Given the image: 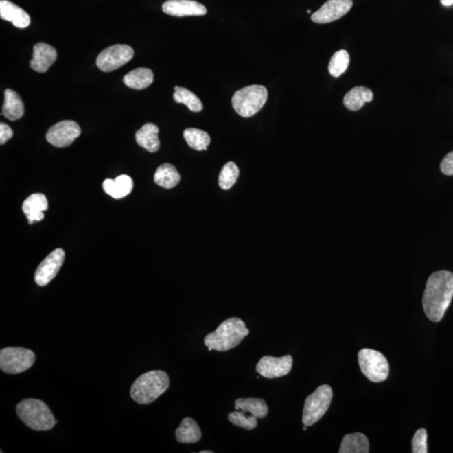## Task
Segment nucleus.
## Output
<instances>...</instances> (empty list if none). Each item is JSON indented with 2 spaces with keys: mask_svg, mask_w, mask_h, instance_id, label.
<instances>
[{
  "mask_svg": "<svg viewBox=\"0 0 453 453\" xmlns=\"http://www.w3.org/2000/svg\"><path fill=\"white\" fill-rule=\"evenodd\" d=\"M453 297V273L441 270L428 279L423 294L422 304L426 316L438 323L443 318Z\"/></svg>",
  "mask_w": 453,
  "mask_h": 453,
  "instance_id": "f257e3e1",
  "label": "nucleus"
},
{
  "mask_svg": "<svg viewBox=\"0 0 453 453\" xmlns=\"http://www.w3.org/2000/svg\"><path fill=\"white\" fill-rule=\"evenodd\" d=\"M248 334L244 321L233 317L225 320L216 330L207 334L204 338V345L209 347V351L226 352L240 345Z\"/></svg>",
  "mask_w": 453,
  "mask_h": 453,
  "instance_id": "f03ea898",
  "label": "nucleus"
},
{
  "mask_svg": "<svg viewBox=\"0 0 453 453\" xmlns=\"http://www.w3.org/2000/svg\"><path fill=\"white\" fill-rule=\"evenodd\" d=\"M170 379L162 370H153L139 376L132 385L130 395L135 402L148 405L168 390Z\"/></svg>",
  "mask_w": 453,
  "mask_h": 453,
  "instance_id": "7ed1b4c3",
  "label": "nucleus"
},
{
  "mask_svg": "<svg viewBox=\"0 0 453 453\" xmlns=\"http://www.w3.org/2000/svg\"><path fill=\"white\" fill-rule=\"evenodd\" d=\"M16 413L24 424L37 432L51 430L58 423L50 408L40 399L21 400L16 406Z\"/></svg>",
  "mask_w": 453,
  "mask_h": 453,
  "instance_id": "20e7f679",
  "label": "nucleus"
},
{
  "mask_svg": "<svg viewBox=\"0 0 453 453\" xmlns=\"http://www.w3.org/2000/svg\"><path fill=\"white\" fill-rule=\"evenodd\" d=\"M268 100V91L262 85H251L237 90L232 97V104L239 115L249 118L262 111Z\"/></svg>",
  "mask_w": 453,
  "mask_h": 453,
  "instance_id": "39448f33",
  "label": "nucleus"
},
{
  "mask_svg": "<svg viewBox=\"0 0 453 453\" xmlns=\"http://www.w3.org/2000/svg\"><path fill=\"white\" fill-rule=\"evenodd\" d=\"M332 395L331 386L323 384L316 388L312 394L305 399L302 422L307 426H311L319 421L327 410L329 409Z\"/></svg>",
  "mask_w": 453,
  "mask_h": 453,
  "instance_id": "423d86ee",
  "label": "nucleus"
},
{
  "mask_svg": "<svg viewBox=\"0 0 453 453\" xmlns=\"http://www.w3.org/2000/svg\"><path fill=\"white\" fill-rule=\"evenodd\" d=\"M358 358L362 373L370 381L380 383L387 380L390 365L382 353L376 350L364 349L358 353Z\"/></svg>",
  "mask_w": 453,
  "mask_h": 453,
  "instance_id": "0eeeda50",
  "label": "nucleus"
},
{
  "mask_svg": "<svg viewBox=\"0 0 453 453\" xmlns=\"http://www.w3.org/2000/svg\"><path fill=\"white\" fill-rule=\"evenodd\" d=\"M36 354L23 347H5L0 351V369L10 375L26 371L35 364Z\"/></svg>",
  "mask_w": 453,
  "mask_h": 453,
  "instance_id": "6e6552de",
  "label": "nucleus"
},
{
  "mask_svg": "<svg viewBox=\"0 0 453 453\" xmlns=\"http://www.w3.org/2000/svg\"><path fill=\"white\" fill-rule=\"evenodd\" d=\"M133 48L128 45L117 44L104 49L97 56L96 64L104 73L119 69L133 58Z\"/></svg>",
  "mask_w": 453,
  "mask_h": 453,
  "instance_id": "1a4fd4ad",
  "label": "nucleus"
},
{
  "mask_svg": "<svg viewBox=\"0 0 453 453\" xmlns=\"http://www.w3.org/2000/svg\"><path fill=\"white\" fill-rule=\"evenodd\" d=\"M81 132L80 126L74 121L64 120L49 128L45 137L53 146L63 148L71 146Z\"/></svg>",
  "mask_w": 453,
  "mask_h": 453,
  "instance_id": "9d476101",
  "label": "nucleus"
},
{
  "mask_svg": "<svg viewBox=\"0 0 453 453\" xmlns=\"http://www.w3.org/2000/svg\"><path fill=\"white\" fill-rule=\"evenodd\" d=\"M293 358L290 355L275 358L266 355L260 358L256 371L266 379H275L288 375L292 370Z\"/></svg>",
  "mask_w": 453,
  "mask_h": 453,
  "instance_id": "9b49d317",
  "label": "nucleus"
},
{
  "mask_svg": "<svg viewBox=\"0 0 453 453\" xmlns=\"http://www.w3.org/2000/svg\"><path fill=\"white\" fill-rule=\"evenodd\" d=\"M65 259V252L62 248H56L38 266L35 274V281L38 286L49 284L58 275Z\"/></svg>",
  "mask_w": 453,
  "mask_h": 453,
  "instance_id": "f8f14e48",
  "label": "nucleus"
},
{
  "mask_svg": "<svg viewBox=\"0 0 453 453\" xmlns=\"http://www.w3.org/2000/svg\"><path fill=\"white\" fill-rule=\"evenodd\" d=\"M353 5V0H328L318 10L312 14V21L316 24H327L339 20L349 12Z\"/></svg>",
  "mask_w": 453,
  "mask_h": 453,
  "instance_id": "ddd939ff",
  "label": "nucleus"
},
{
  "mask_svg": "<svg viewBox=\"0 0 453 453\" xmlns=\"http://www.w3.org/2000/svg\"><path fill=\"white\" fill-rule=\"evenodd\" d=\"M162 10L175 17L202 16L207 13L206 7L195 0H167Z\"/></svg>",
  "mask_w": 453,
  "mask_h": 453,
  "instance_id": "4468645a",
  "label": "nucleus"
},
{
  "mask_svg": "<svg viewBox=\"0 0 453 453\" xmlns=\"http://www.w3.org/2000/svg\"><path fill=\"white\" fill-rule=\"evenodd\" d=\"M58 58V52L51 45L40 43L34 45L30 67L37 73H47Z\"/></svg>",
  "mask_w": 453,
  "mask_h": 453,
  "instance_id": "2eb2a0df",
  "label": "nucleus"
},
{
  "mask_svg": "<svg viewBox=\"0 0 453 453\" xmlns=\"http://www.w3.org/2000/svg\"><path fill=\"white\" fill-rule=\"evenodd\" d=\"M23 211L28 218L29 224L39 222L45 218L44 211L48 209L47 196L43 194H34L25 200Z\"/></svg>",
  "mask_w": 453,
  "mask_h": 453,
  "instance_id": "dca6fc26",
  "label": "nucleus"
},
{
  "mask_svg": "<svg viewBox=\"0 0 453 453\" xmlns=\"http://www.w3.org/2000/svg\"><path fill=\"white\" fill-rule=\"evenodd\" d=\"M0 16L3 20L12 23L17 28H27L30 24L28 13L9 0L0 1Z\"/></svg>",
  "mask_w": 453,
  "mask_h": 453,
  "instance_id": "f3484780",
  "label": "nucleus"
},
{
  "mask_svg": "<svg viewBox=\"0 0 453 453\" xmlns=\"http://www.w3.org/2000/svg\"><path fill=\"white\" fill-rule=\"evenodd\" d=\"M159 128L152 123L146 124L136 132L135 139L139 146L150 153L156 152L160 149V139L158 137Z\"/></svg>",
  "mask_w": 453,
  "mask_h": 453,
  "instance_id": "a211bd4d",
  "label": "nucleus"
},
{
  "mask_svg": "<svg viewBox=\"0 0 453 453\" xmlns=\"http://www.w3.org/2000/svg\"><path fill=\"white\" fill-rule=\"evenodd\" d=\"M133 186V180L126 175H121L115 180L106 179L103 183L106 194L115 199H121L131 194Z\"/></svg>",
  "mask_w": 453,
  "mask_h": 453,
  "instance_id": "6ab92c4d",
  "label": "nucleus"
},
{
  "mask_svg": "<svg viewBox=\"0 0 453 453\" xmlns=\"http://www.w3.org/2000/svg\"><path fill=\"white\" fill-rule=\"evenodd\" d=\"M24 113L25 106L20 95L12 89H6L2 115L9 120L15 121L21 119Z\"/></svg>",
  "mask_w": 453,
  "mask_h": 453,
  "instance_id": "aec40b11",
  "label": "nucleus"
},
{
  "mask_svg": "<svg viewBox=\"0 0 453 453\" xmlns=\"http://www.w3.org/2000/svg\"><path fill=\"white\" fill-rule=\"evenodd\" d=\"M176 438L181 443H196L202 438V432L198 423L191 417L184 418L176 430Z\"/></svg>",
  "mask_w": 453,
  "mask_h": 453,
  "instance_id": "412c9836",
  "label": "nucleus"
},
{
  "mask_svg": "<svg viewBox=\"0 0 453 453\" xmlns=\"http://www.w3.org/2000/svg\"><path fill=\"white\" fill-rule=\"evenodd\" d=\"M123 81L124 84L132 89H145L154 82L153 71L149 68L139 67L124 76Z\"/></svg>",
  "mask_w": 453,
  "mask_h": 453,
  "instance_id": "4be33fe9",
  "label": "nucleus"
},
{
  "mask_svg": "<svg viewBox=\"0 0 453 453\" xmlns=\"http://www.w3.org/2000/svg\"><path fill=\"white\" fill-rule=\"evenodd\" d=\"M373 98L372 91L365 86H356L347 93L343 104L351 111H357Z\"/></svg>",
  "mask_w": 453,
  "mask_h": 453,
  "instance_id": "5701e85b",
  "label": "nucleus"
},
{
  "mask_svg": "<svg viewBox=\"0 0 453 453\" xmlns=\"http://www.w3.org/2000/svg\"><path fill=\"white\" fill-rule=\"evenodd\" d=\"M154 180L158 186L172 189L179 183L181 176L175 166L165 163L159 166L154 173Z\"/></svg>",
  "mask_w": 453,
  "mask_h": 453,
  "instance_id": "b1692460",
  "label": "nucleus"
},
{
  "mask_svg": "<svg viewBox=\"0 0 453 453\" xmlns=\"http://www.w3.org/2000/svg\"><path fill=\"white\" fill-rule=\"evenodd\" d=\"M369 443L367 437L362 433H353L343 437L339 453H368Z\"/></svg>",
  "mask_w": 453,
  "mask_h": 453,
  "instance_id": "393cba45",
  "label": "nucleus"
},
{
  "mask_svg": "<svg viewBox=\"0 0 453 453\" xmlns=\"http://www.w3.org/2000/svg\"><path fill=\"white\" fill-rule=\"evenodd\" d=\"M235 409L249 413L259 419L266 417L269 411L267 403L259 398L237 399L235 402Z\"/></svg>",
  "mask_w": 453,
  "mask_h": 453,
  "instance_id": "a878e982",
  "label": "nucleus"
},
{
  "mask_svg": "<svg viewBox=\"0 0 453 453\" xmlns=\"http://www.w3.org/2000/svg\"><path fill=\"white\" fill-rule=\"evenodd\" d=\"M175 92L173 94L174 101L177 104H183L192 112H201L203 105L201 100L195 94L185 88L175 86Z\"/></svg>",
  "mask_w": 453,
  "mask_h": 453,
  "instance_id": "bb28decb",
  "label": "nucleus"
},
{
  "mask_svg": "<svg viewBox=\"0 0 453 453\" xmlns=\"http://www.w3.org/2000/svg\"><path fill=\"white\" fill-rule=\"evenodd\" d=\"M184 138L191 148L201 151L205 150L209 146L211 138L207 132L198 128H189L184 131Z\"/></svg>",
  "mask_w": 453,
  "mask_h": 453,
  "instance_id": "cd10ccee",
  "label": "nucleus"
},
{
  "mask_svg": "<svg viewBox=\"0 0 453 453\" xmlns=\"http://www.w3.org/2000/svg\"><path fill=\"white\" fill-rule=\"evenodd\" d=\"M350 58L349 52L345 50H340L335 52L332 56L329 65H328V71L332 77L338 78L345 73L347 67H349Z\"/></svg>",
  "mask_w": 453,
  "mask_h": 453,
  "instance_id": "c85d7f7f",
  "label": "nucleus"
},
{
  "mask_svg": "<svg viewBox=\"0 0 453 453\" xmlns=\"http://www.w3.org/2000/svg\"><path fill=\"white\" fill-rule=\"evenodd\" d=\"M240 176V170L233 161H229L222 167L218 177V184L222 190H229L236 183Z\"/></svg>",
  "mask_w": 453,
  "mask_h": 453,
  "instance_id": "c756f323",
  "label": "nucleus"
},
{
  "mask_svg": "<svg viewBox=\"0 0 453 453\" xmlns=\"http://www.w3.org/2000/svg\"><path fill=\"white\" fill-rule=\"evenodd\" d=\"M228 419L233 425L246 430L255 429L258 425V418L253 415H248L244 411H233L228 415Z\"/></svg>",
  "mask_w": 453,
  "mask_h": 453,
  "instance_id": "7c9ffc66",
  "label": "nucleus"
},
{
  "mask_svg": "<svg viewBox=\"0 0 453 453\" xmlns=\"http://www.w3.org/2000/svg\"><path fill=\"white\" fill-rule=\"evenodd\" d=\"M413 453H426L428 449V432L424 428H421L415 433L413 439Z\"/></svg>",
  "mask_w": 453,
  "mask_h": 453,
  "instance_id": "2f4dec72",
  "label": "nucleus"
},
{
  "mask_svg": "<svg viewBox=\"0 0 453 453\" xmlns=\"http://www.w3.org/2000/svg\"><path fill=\"white\" fill-rule=\"evenodd\" d=\"M440 168L441 172L447 176H453V151L448 153L441 161Z\"/></svg>",
  "mask_w": 453,
  "mask_h": 453,
  "instance_id": "473e14b6",
  "label": "nucleus"
},
{
  "mask_svg": "<svg viewBox=\"0 0 453 453\" xmlns=\"http://www.w3.org/2000/svg\"><path fill=\"white\" fill-rule=\"evenodd\" d=\"M13 137V131L9 126L6 124H0V143L5 145V143Z\"/></svg>",
  "mask_w": 453,
  "mask_h": 453,
  "instance_id": "72a5a7b5",
  "label": "nucleus"
},
{
  "mask_svg": "<svg viewBox=\"0 0 453 453\" xmlns=\"http://www.w3.org/2000/svg\"><path fill=\"white\" fill-rule=\"evenodd\" d=\"M441 3L444 6H451L453 5V0H441Z\"/></svg>",
  "mask_w": 453,
  "mask_h": 453,
  "instance_id": "f704fd0d",
  "label": "nucleus"
},
{
  "mask_svg": "<svg viewBox=\"0 0 453 453\" xmlns=\"http://www.w3.org/2000/svg\"><path fill=\"white\" fill-rule=\"evenodd\" d=\"M213 451H201L200 453H213Z\"/></svg>",
  "mask_w": 453,
  "mask_h": 453,
  "instance_id": "c9c22d12",
  "label": "nucleus"
},
{
  "mask_svg": "<svg viewBox=\"0 0 453 453\" xmlns=\"http://www.w3.org/2000/svg\"><path fill=\"white\" fill-rule=\"evenodd\" d=\"M307 426H305L304 428H303V430H307Z\"/></svg>",
  "mask_w": 453,
  "mask_h": 453,
  "instance_id": "e433bc0d",
  "label": "nucleus"
},
{
  "mask_svg": "<svg viewBox=\"0 0 453 453\" xmlns=\"http://www.w3.org/2000/svg\"><path fill=\"white\" fill-rule=\"evenodd\" d=\"M307 13H308V14H311V10H307Z\"/></svg>",
  "mask_w": 453,
  "mask_h": 453,
  "instance_id": "4c0bfd02",
  "label": "nucleus"
}]
</instances>
